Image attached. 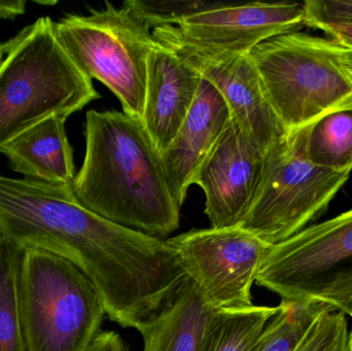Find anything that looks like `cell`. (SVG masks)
Instances as JSON below:
<instances>
[{"instance_id":"cell-1","label":"cell","mask_w":352,"mask_h":351,"mask_svg":"<svg viewBox=\"0 0 352 351\" xmlns=\"http://www.w3.org/2000/svg\"><path fill=\"white\" fill-rule=\"evenodd\" d=\"M0 231L19 249L74 264L122 328L138 330L188 278L168 241L97 216L78 203L72 185L0 177Z\"/></svg>"},{"instance_id":"cell-2","label":"cell","mask_w":352,"mask_h":351,"mask_svg":"<svg viewBox=\"0 0 352 351\" xmlns=\"http://www.w3.org/2000/svg\"><path fill=\"white\" fill-rule=\"evenodd\" d=\"M86 154L72 191L97 216L150 236L179 227V210L169 192L161 154L140 120L123 111H89Z\"/></svg>"},{"instance_id":"cell-3","label":"cell","mask_w":352,"mask_h":351,"mask_svg":"<svg viewBox=\"0 0 352 351\" xmlns=\"http://www.w3.org/2000/svg\"><path fill=\"white\" fill-rule=\"evenodd\" d=\"M0 63V154L39 122L84 109L100 98L92 80L58 41L54 22L41 16L2 45Z\"/></svg>"},{"instance_id":"cell-4","label":"cell","mask_w":352,"mask_h":351,"mask_svg":"<svg viewBox=\"0 0 352 351\" xmlns=\"http://www.w3.org/2000/svg\"><path fill=\"white\" fill-rule=\"evenodd\" d=\"M19 310L27 351H87L100 334L104 305L74 264L43 249H22Z\"/></svg>"},{"instance_id":"cell-5","label":"cell","mask_w":352,"mask_h":351,"mask_svg":"<svg viewBox=\"0 0 352 351\" xmlns=\"http://www.w3.org/2000/svg\"><path fill=\"white\" fill-rule=\"evenodd\" d=\"M250 57L265 96L287 131L352 107V80L333 39L296 31L263 41Z\"/></svg>"},{"instance_id":"cell-6","label":"cell","mask_w":352,"mask_h":351,"mask_svg":"<svg viewBox=\"0 0 352 351\" xmlns=\"http://www.w3.org/2000/svg\"><path fill=\"white\" fill-rule=\"evenodd\" d=\"M54 31L76 67L117 96L123 113L142 121L148 58L158 41L153 29L128 6L107 2L87 14H67Z\"/></svg>"},{"instance_id":"cell-7","label":"cell","mask_w":352,"mask_h":351,"mask_svg":"<svg viewBox=\"0 0 352 351\" xmlns=\"http://www.w3.org/2000/svg\"><path fill=\"white\" fill-rule=\"evenodd\" d=\"M309 127L287 131L265 152L256 193L239 225L269 245L287 240L326 212L351 174L310 162Z\"/></svg>"},{"instance_id":"cell-8","label":"cell","mask_w":352,"mask_h":351,"mask_svg":"<svg viewBox=\"0 0 352 351\" xmlns=\"http://www.w3.org/2000/svg\"><path fill=\"white\" fill-rule=\"evenodd\" d=\"M256 282L283 301L352 317V210L272 245Z\"/></svg>"},{"instance_id":"cell-9","label":"cell","mask_w":352,"mask_h":351,"mask_svg":"<svg viewBox=\"0 0 352 351\" xmlns=\"http://www.w3.org/2000/svg\"><path fill=\"white\" fill-rule=\"evenodd\" d=\"M186 276L217 310L252 306V288L272 245L240 226L169 238Z\"/></svg>"},{"instance_id":"cell-10","label":"cell","mask_w":352,"mask_h":351,"mask_svg":"<svg viewBox=\"0 0 352 351\" xmlns=\"http://www.w3.org/2000/svg\"><path fill=\"white\" fill-rule=\"evenodd\" d=\"M304 2L221 3L182 21L154 29L210 55L250 54L263 41L305 26Z\"/></svg>"},{"instance_id":"cell-11","label":"cell","mask_w":352,"mask_h":351,"mask_svg":"<svg viewBox=\"0 0 352 351\" xmlns=\"http://www.w3.org/2000/svg\"><path fill=\"white\" fill-rule=\"evenodd\" d=\"M155 38L173 49L223 96L231 120L263 154L287 133L269 104L250 54L210 55L153 30Z\"/></svg>"},{"instance_id":"cell-12","label":"cell","mask_w":352,"mask_h":351,"mask_svg":"<svg viewBox=\"0 0 352 351\" xmlns=\"http://www.w3.org/2000/svg\"><path fill=\"white\" fill-rule=\"evenodd\" d=\"M264 164L260 148L230 121L197 171L210 228L239 226L252 204Z\"/></svg>"},{"instance_id":"cell-13","label":"cell","mask_w":352,"mask_h":351,"mask_svg":"<svg viewBox=\"0 0 352 351\" xmlns=\"http://www.w3.org/2000/svg\"><path fill=\"white\" fill-rule=\"evenodd\" d=\"M202 76L173 49L157 43L148 58L142 123L160 154L190 113Z\"/></svg>"},{"instance_id":"cell-14","label":"cell","mask_w":352,"mask_h":351,"mask_svg":"<svg viewBox=\"0 0 352 351\" xmlns=\"http://www.w3.org/2000/svg\"><path fill=\"white\" fill-rule=\"evenodd\" d=\"M231 121L221 93L202 78L190 113L175 139L161 154L169 192L182 208L195 177Z\"/></svg>"},{"instance_id":"cell-15","label":"cell","mask_w":352,"mask_h":351,"mask_svg":"<svg viewBox=\"0 0 352 351\" xmlns=\"http://www.w3.org/2000/svg\"><path fill=\"white\" fill-rule=\"evenodd\" d=\"M219 313L186 278L175 297L138 327L142 351H202Z\"/></svg>"},{"instance_id":"cell-16","label":"cell","mask_w":352,"mask_h":351,"mask_svg":"<svg viewBox=\"0 0 352 351\" xmlns=\"http://www.w3.org/2000/svg\"><path fill=\"white\" fill-rule=\"evenodd\" d=\"M65 115H53L10 140L1 154L8 166L25 179L72 185L74 150L66 135Z\"/></svg>"},{"instance_id":"cell-17","label":"cell","mask_w":352,"mask_h":351,"mask_svg":"<svg viewBox=\"0 0 352 351\" xmlns=\"http://www.w3.org/2000/svg\"><path fill=\"white\" fill-rule=\"evenodd\" d=\"M310 162L337 172L352 171V107L329 113L308 129Z\"/></svg>"},{"instance_id":"cell-18","label":"cell","mask_w":352,"mask_h":351,"mask_svg":"<svg viewBox=\"0 0 352 351\" xmlns=\"http://www.w3.org/2000/svg\"><path fill=\"white\" fill-rule=\"evenodd\" d=\"M278 306H256L221 310L213 321L202 351H252Z\"/></svg>"},{"instance_id":"cell-19","label":"cell","mask_w":352,"mask_h":351,"mask_svg":"<svg viewBox=\"0 0 352 351\" xmlns=\"http://www.w3.org/2000/svg\"><path fill=\"white\" fill-rule=\"evenodd\" d=\"M22 249L0 245V351H27L19 310V268Z\"/></svg>"},{"instance_id":"cell-20","label":"cell","mask_w":352,"mask_h":351,"mask_svg":"<svg viewBox=\"0 0 352 351\" xmlns=\"http://www.w3.org/2000/svg\"><path fill=\"white\" fill-rule=\"evenodd\" d=\"M324 308L322 305L281 301L278 313L267 324L252 351H294Z\"/></svg>"},{"instance_id":"cell-21","label":"cell","mask_w":352,"mask_h":351,"mask_svg":"<svg viewBox=\"0 0 352 351\" xmlns=\"http://www.w3.org/2000/svg\"><path fill=\"white\" fill-rule=\"evenodd\" d=\"M221 3L204 0H128L124 4L154 30L159 27L177 26L188 16Z\"/></svg>"},{"instance_id":"cell-22","label":"cell","mask_w":352,"mask_h":351,"mask_svg":"<svg viewBox=\"0 0 352 351\" xmlns=\"http://www.w3.org/2000/svg\"><path fill=\"white\" fill-rule=\"evenodd\" d=\"M349 342L346 315L326 307L294 351H349Z\"/></svg>"},{"instance_id":"cell-23","label":"cell","mask_w":352,"mask_h":351,"mask_svg":"<svg viewBox=\"0 0 352 351\" xmlns=\"http://www.w3.org/2000/svg\"><path fill=\"white\" fill-rule=\"evenodd\" d=\"M306 26L322 29L335 25H352V0L305 1Z\"/></svg>"},{"instance_id":"cell-24","label":"cell","mask_w":352,"mask_h":351,"mask_svg":"<svg viewBox=\"0 0 352 351\" xmlns=\"http://www.w3.org/2000/svg\"><path fill=\"white\" fill-rule=\"evenodd\" d=\"M87 351H129L121 336L115 331L100 332Z\"/></svg>"},{"instance_id":"cell-25","label":"cell","mask_w":352,"mask_h":351,"mask_svg":"<svg viewBox=\"0 0 352 351\" xmlns=\"http://www.w3.org/2000/svg\"><path fill=\"white\" fill-rule=\"evenodd\" d=\"M25 0H0V19L14 20L26 12Z\"/></svg>"},{"instance_id":"cell-26","label":"cell","mask_w":352,"mask_h":351,"mask_svg":"<svg viewBox=\"0 0 352 351\" xmlns=\"http://www.w3.org/2000/svg\"><path fill=\"white\" fill-rule=\"evenodd\" d=\"M333 37V41L343 47H352V25H335L322 29Z\"/></svg>"},{"instance_id":"cell-27","label":"cell","mask_w":352,"mask_h":351,"mask_svg":"<svg viewBox=\"0 0 352 351\" xmlns=\"http://www.w3.org/2000/svg\"><path fill=\"white\" fill-rule=\"evenodd\" d=\"M337 53L343 69L352 80V47H343L337 43Z\"/></svg>"},{"instance_id":"cell-28","label":"cell","mask_w":352,"mask_h":351,"mask_svg":"<svg viewBox=\"0 0 352 351\" xmlns=\"http://www.w3.org/2000/svg\"><path fill=\"white\" fill-rule=\"evenodd\" d=\"M35 3L39 5H55L57 1H52V0H34Z\"/></svg>"},{"instance_id":"cell-29","label":"cell","mask_w":352,"mask_h":351,"mask_svg":"<svg viewBox=\"0 0 352 351\" xmlns=\"http://www.w3.org/2000/svg\"><path fill=\"white\" fill-rule=\"evenodd\" d=\"M349 351H352V330L349 333Z\"/></svg>"},{"instance_id":"cell-30","label":"cell","mask_w":352,"mask_h":351,"mask_svg":"<svg viewBox=\"0 0 352 351\" xmlns=\"http://www.w3.org/2000/svg\"><path fill=\"white\" fill-rule=\"evenodd\" d=\"M3 47H2V45H0V63H1L2 60H3Z\"/></svg>"},{"instance_id":"cell-31","label":"cell","mask_w":352,"mask_h":351,"mask_svg":"<svg viewBox=\"0 0 352 351\" xmlns=\"http://www.w3.org/2000/svg\"><path fill=\"white\" fill-rule=\"evenodd\" d=\"M4 241L3 235H2L1 231H0V245Z\"/></svg>"}]
</instances>
